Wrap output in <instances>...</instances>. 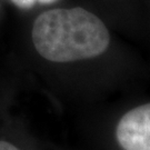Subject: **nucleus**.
I'll list each match as a JSON object with an SVG mask.
<instances>
[{
    "label": "nucleus",
    "instance_id": "f257e3e1",
    "mask_svg": "<svg viewBox=\"0 0 150 150\" xmlns=\"http://www.w3.org/2000/svg\"><path fill=\"white\" fill-rule=\"evenodd\" d=\"M32 41L45 59L71 62L103 54L110 36L105 23L83 8L54 9L36 19Z\"/></svg>",
    "mask_w": 150,
    "mask_h": 150
},
{
    "label": "nucleus",
    "instance_id": "f03ea898",
    "mask_svg": "<svg viewBox=\"0 0 150 150\" xmlns=\"http://www.w3.org/2000/svg\"><path fill=\"white\" fill-rule=\"evenodd\" d=\"M116 136L123 150H150V105L130 110L120 119Z\"/></svg>",
    "mask_w": 150,
    "mask_h": 150
},
{
    "label": "nucleus",
    "instance_id": "7ed1b4c3",
    "mask_svg": "<svg viewBox=\"0 0 150 150\" xmlns=\"http://www.w3.org/2000/svg\"><path fill=\"white\" fill-rule=\"evenodd\" d=\"M12 2L19 7V8H22V9H29L35 6V4L37 2L36 0H12Z\"/></svg>",
    "mask_w": 150,
    "mask_h": 150
},
{
    "label": "nucleus",
    "instance_id": "20e7f679",
    "mask_svg": "<svg viewBox=\"0 0 150 150\" xmlns=\"http://www.w3.org/2000/svg\"><path fill=\"white\" fill-rule=\"evenodd\" d=\"M0 150H19L16 146L9 144L7 141H0Z\"/></svg>",
    "mask_w": 150,
    "mask_h": 150
},
{
    "label": "nucleus",
    "instance_id": "39448f33",
    "mask_svg": "<svg viewBox=\"0 0 150 150\" xmlns=\"http://www.w3.org/2000/svg\"><path fill=\"white\" fill-rule=\"evenodd\" d=\"M36 1L39 2V4H42V5H48V4H52L57 0H36Z\"/></svg>",
    "mask_w": 150,
    "mask_h": 150
}]
</instances>
